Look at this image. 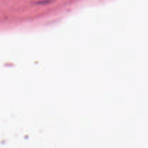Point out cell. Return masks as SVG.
<instances>
[{
  "mask_svg": "<svg viewBox=\"0 0 148 148\" xmlns=\"http://www.w3.org/2000/svg\"><path fill=\"white\" fill-rule=\"evenodd\" d=\"M54 1V0H42V1H38L37 4H49L51 1Z\"/></svg>",
  "mask_w": 148,
  "mask_h": 148,
  "instance_id": "6da1fadb",
  "label": "cell"
}]
</instances>
